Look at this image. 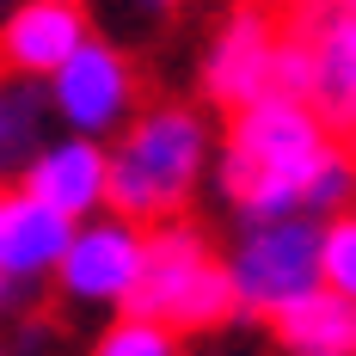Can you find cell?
<instances>
[{
	"label": "cell",
	"instance_id": "cell-1",
	"mask_svg": "<svg viewBox=\"0 0 356 356\" xmlns=\"http://www.w3.org/2000/svg\"><path fill=\"white\" fill-rule=\"evenodd\" d=\"M332 147V129L320 111L289 92H258L252 105L234 111L227 154H221V191L240 221H270V215L301 209V184Z\"/></svg>",
	"mask_w": 356,
	"mask_h": 356
},
{
	"label": "cell",
	"instance_id": "cell-2",
	"mask_svg": "<svg viewBox=\"0 0 356 356\" xmlns=\"http://www.w3.org/2000/svg\"><path fill=\"white\" fill-rule=\"evenodd\" d=\"M117 136L123 142L111 147L105 209L129 215L142 227L172 221L209 166V123L191 105H154V111H136Z\"/></svg>",
	"mask_w": 356,
	"mask_h": 356
},
{
	"label": "cell",
	"instance_id": "cell-3",
	"mask_svg": "<svg viewBox=\"0 0 356 356\" xmlns=\"http://www.w3.org/2000/svg\"><path fill=\"white\" fill-rule=\"evenodd\" d=\"M123 307L142 314V320L172 325V332H215L227 314H240L234 307V283H227V264L178 215L147 234L142 277H136V289H129Z\"/></svg>",
	"mask_w": 356,
	"mask_h": 356
},
{
	"label": "cell",
	"instance_id": "cell-4",
	"mask_svg": "<svg viewBox=\"0 0 356 356\" xmlns=\"http://www.w3.org/2000/svg\"><path fill=\"white\" fill-rule=\"evenodd\" d=\"M227 283L240 314H283L307 289H320V215L289 209L270 221H246L227 252Z\"/></svg>",
	"mask_w": 356,
	"mask_h": 356
},
{
	"label": "cell",
	"instance_id": "cell-5",
	"mask_svg": "<svg viewBox=\"0 0 356 356\" xmlns=\"http://www.w3.org/2000/svg\"><path fill=\"white\" fill-rule=\"evenodd\" d=\"M43 99H49V117H62V129L105 142V136H117V129L136 117L142 80H136V62H129L117 43L86 37L68 62L49 74V92H43Z\"/></svg>",
	"mask_w": 356,
	"mask_h": 356
},
{
	"label": "cell",
	"instance_id": "cell-6",
	"mask_svg": "<svg viewBox=\"0 0 356 356\" xmlns=\"http://www.w3.org/2000/svg\"><path fill=\"white\" fill-rule=\"evenodd\" d=\"M142 252H147L142 221H129L117 209L111 215L99 209L86 221H74V234H68V246H62L49 277L62 289V301H74V307H123L136 277H142Z\"/></svg>",
	"mask_w": 356,
	"mask_h": 356
},
{
	"label": "cell",
	"instance_id": "cell-7",
	"mask_svg": "<svg viewBox=\"0 0 356 356\" xmlns=\"http://www.w3.org/2000/svg\"><path fill=\"white\" fill-rule=\"evenodd\" d=\"M86 37V0H13L0 13V74L49 80Z\"/></svg>",
	"mask_w": 356,
	"mask_h": 356
},
{
	"label": "cell",
	"instance_id": "cell-8",
	"mask_svg": "<svg viewBox=\"0 0 356 356\" xmlns=\"http://www.w3.org/2000/svg\"><path fill=\"white\" fill-rule=\"evenodd\" d=\"M270 62H277V25L264 6H240L203 49V99L240 111L258 92H270Z\"/></svg>",
	"mask_w": 356,
	"mask_h": 356
},
{
	"label": "cell",
	"instance_id": "cell-9",
	"mask_svg": "<svg viewBox=\"0 0 356 356\" xmlns=\"http://www.w3.org/2000/svg\"><path fill=\"white\" fill-rule=\"evenodd\" d=\"M19 184L31 191L37 203H49L56 215L86 221V215L105 209V191H111V147L68 129L62 142H43L31 160H25Z\"/></svg>",
	"mask_w": 356,
	"mask_h": 356
},
{
	"label": "cell",
	"instance_id": "cell-10",
	"mask_svg": "<svg viewBox=\"0 0 356 356\" xmlns=\"http://www.w3.org/2000/svg\"><path fill=\"white\" fill-rule=\"evenodd\" d=\"M74 221L37 203L25 184H0V277L6 283H43L56 270V258L68 246Z\"/></svg>",
	"mask_w": 356,
	"mask_h": 356
},
{
	"label": "cell",
	"instance_id": "cell-11",
	"mask_svg": "<svg viewBox=\"0 0 356 356\" xmlns=\"http://www.w3.org/2000/svg\"><path fill=\"white\" fill-rule=\"evenodd\" d=\"M307 43H314L307 105L320 111V123L338 142H356V13L338 6L325 25L307 31Z\"/></svg>",
	"mask_w": 356,
	"mask_h": 356
},
{
	"label": "cell",
	"instance_id": "cell-12",
	"mask_svg": "<svg viewBox=\"0 0 356 356\" xmlns=\"http://www.w3.org/2000/svg\"><path fill=\"white\" fill-rule=\"evenodd\" d=\"M270 325L289 356H356V301L332 295L325 283L289 301L283 314H270Z\"/></svg>",
	"mask_w": 356,
	"mask_h": 356
},
{
	"label": "cell",
	"instance_id": "cell-13",
	"mask_svg": "<svg viewBox=\"0 0 356 356\" xmlns=\"http://www.w3.org/2000/svg\"><path fill=\"white\" fill-rule=\"evenodd\" d=\"M43 117H49V99L31 80L0 86V184H13L25 172V160L43 147Z\"/></svg>",
	"mask_w": 356,
	"mask_h": 356
},
{
	"label": "cell",
	"instance_id": "cell-14",
	"mask_svg": "<svg viewBox=\"0 0 356 356\" xmlns=\"http://www.w3.org/2000/svg\"><path fill=\"white\" fill-rule=\"evenodd\" d=\"M350 203H356V160H350V147H338V136H332V147L314 160V172L301 184V209L325 221V215L350 209Z\"/></svg>",
	"mask_w": 356,
	"mask_h": 356
},
{
	"label": "cell",
	"instance_id": "cell-15",
	"mask_svg": "<svg viewBox=\"0 0 356 356\" xmlns=\"http://www.w3.org/2000/svg\"><path fill=\"white\" fill-rule=\"evenodd\" d=\"M320 283L332 295L356 301V215L338 209L320 221Z\"/></svg>",
	"mask_w": 356,
	"mask_h": 356
},
{
	"label": "cell",
	"instance_id": "cell-16",
	"mask_svg": "<svg viewBox=\"0 0 356 356\" xmlns=\"http://www.w3.org/2000/svg\"><path fill=\"white\" fill-rule=\"evenodd\" d=\"M92 356H184V350H178V332H172V325L142 320V314H129V307H123V320L99 332Z\"/></svg>",
	"mask_w": 356,
	"mask_h": 356
},
{
	"label": "cell",
	"instance_id": "cell-17",
	"mask_svg": "<svg viewBox=\"0 0 356 356\" xmlns=\"http://www.w3.org/2000/svg\"><path fill=\"white\" fill-rule=\"evenodd\" d=\"M307 80H314V43L307 31H277V62H270V92H289V99H307Z\"/></svg>",
	"mask_w": 356,
	"mask_h": 356
},
{
	"label": "cell",
	"instance_id": "cell-18",
	"mask_svg": "<svg viewBox=\"0 0 356 356\" xmlns=\"http://www.w3.org/2000/svg\"><path fill=\"white\" fill-rule=\"evenodd\" d=\"M19 350H25V356H43V350H49V332H43V320H31L25 332H19Z\"/></svg>",
	"mask_w": 356,
	"mask_h": 356
},
{
	"label": "cell",
	"instance_id": "cell-19",
	"mask_svg": "<svg viewBox=\"0 0 356 356\" xmlns=\"http://www.w3.org/2000/svg\"><path fill=\"white\" fill-rule=\"evenodd\" d=\"M136 6H142V19H166L178 0H136Z\"/></svg>",
	"mask_w": 356,
	"mask_h": 356
},
{
	"label": "cell",
	"instance_id": "cell-20",
	"mask_svg": "<svg viewBox=\"0 0 356 356\" xmlns=\"http://www.w3.org/2000/svg\"><path fill=\"white\" fill-rule=\"evenodd\" d=\"M252 6H289V0H252Z\"/></svg>",
	"mask_w": 356,
	"mask_h": 356
},
{
	"label": "cell",
	"instance_id": "cell-21",
	"mask_svg": "<svg viewBox=\"0 0 356 356\" xmlns=\"http://www.w3.org/2000/svg\"><path fill=\"white\" fill-rule=\"evenodd\" d=\"M6 289H13V283H6V277H0V307H6Z\"/></svg>",
	"mask_w": 356,
	"mask_h": 356
},
{
	"label": "cell",
	"instance_id": "cell-22",
	"mask_svg": "<svg viewBox=\"0 0 356 356\" xmlns=\"http://www.w3.org/2000/svg\"><path fill=\"white\" fill-rule=\"evenodd\" d=\"M338 6H350V13H356V0H338Z\"/></svg>",
	"mask_w": 356,
	"mask_h": 356
},
{
	"label": "cell",
	"instance_id": "cell-23",
	"mask_svg": "<svg viewBox=\"0 0 356 356\" xmlns=\"http://www.w3.org/2000/svg\"><path fill=\"white\" fill-rule=\"evenodd\" d=\"M6 6H13V0H0V13H6Z\"/></svg>",
	"mask_w": 356,
	"mask_h": 356
},
{
	"label": "cell",
	"instance_id": "cell-24",
	"mask_svg": "<svg viewBox=\"0 0 356 356\" xmlns=\"http://www.w3.org/2000/svg\"><path fill=\"white\" fill-rule=\"evenodd\" d=\"M0 356H6V350H0Z\"/></svg>",
	"mask_w": 356,
	"mask_h": 356
}]
</instances>
